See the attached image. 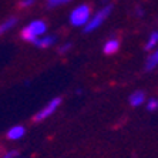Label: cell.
Masks as SVG:
<instances>
[{"mask_svg":"<svg viewBox=\"0 0 158 158\" xmlns=\"http://www.w3.org/2000/svg\"><path fill=\"white\" fill-rule=\"evenodd\" d=\"M70 47H71V43H64L61 47L57 48V53H59V54H66V53L70 50Z\"/></svg>","mask_w":158,"mask_h":158,"instance_id":"15","label":"cell"},{"mask_svg":"<svg viewBox=\"0 0 158 158\" xmlns=\"http://www.w3.org/2000/svg\"><path fill=\"white\" fill-rule=\"evenodd\" d=\"M157 64H158V50L151 56V57H148L147 64H145V69H147V70H152Z\"/></svg>","mask_w":158,"mask_h":158,"instance_id":"10","label":"cell"},{"mask_svg":"<svg viewBox=\"0 0 158 158\" xmlns=\"http://www.w3.org/2000/svg\"><path fill=\"white\" fill-rule=\"evenodd\" d=\"M56 41H57V37L56 36H53V34H44V36L39 37L33 44L37 48H48V47H52V46H54Z\"/></svg>","mask_w":158,"mask_h":158,"instance_id":"6","label":"cell"},{"mask_svg":"<svg viewBox=\"0 0 158 158\" xmlns=\"http://www.w3.org/2000/svg\"><path fill=\"white\" fill-rule=\"evenodd\" d=\"M147 110H148V111H155V110H158V100H157V98L148 100Z\"/></svg>","mask_w":158,"mask_h":158,"instance_id":"13","label":"cell"},{"mask_svg":"<svg viewBox=\"0 0 158 158\" xmlns=\"http://www.w3.org/2000/svg\"><path fill=\"white\" fill-rule=\"evenodd\" d=\"M67 2H70V0H47V7L48 9L57 7V6H60L63 3H67Z\"/></svg>","mask_w":158,"mask_h":158,"instance_id":"12","label":"cell"},{"mask_svg":"<svg viewBox=\"0 0 158 158\" xmlns=\"http://www.w3.org/2000/svg\"><path fill=\"white\" fill-rule=\"evenodd\" d=\"M111 10H113V6L108 4V6L103 7L100 11H97L96 15H94V17H93L91 20H88V23L84 26V33H90V31H93V30H96L97 27L101 26L104 20L110 16Z\"/></svg>","mask_w":158,"mask_h":158,"instance_id":"3","label":"cell"},{"mask_svg":"<svg viewBox=\"0 0 158 158\" xmlns=\"http://www.w3.org/2000/svg\"><path fill=\"white\" fill-rule=\"evenodd\" d=\"M17 22H19V19L15 17V16H11V17L6 19L4 22L0 23V36H2V34H4V33H7L9 30L13 29V27L17 24Z\"/></svg>","mask_w":158,"mask_h":158,"instance_id":"7","label":"cell"},{"mask_svg":"<svg viewBox=\"0 0 158 158\" xmlns=\"http://www.w3.org/2000/svg\"><path fill=\"white\" fill-rule=\"evenodd\" d=\"M145 101V94L143 91H135L132 93L131 96H130V104L132 107H138Z\"/></svg>","mask_w":158,"mask_h":158,"instance_id":"9","label":"cell"},{"mask_svg":"<svg viewBox=\"0 0 158 158\" xmlns=\"http://www.w3.org/2000/svg\"><path fill=\"white\" fill-rule=\"evenodd\" d=\"M90 6L88 4H80L77 7L71 11L70 15V23L76 27L80 26H85L88 23V19H90Z\"/></svg>","mask_w":158,"mask_h":158,"instance_id":"2","label":"cell"},{"mask_svg":"<svg viewBox=\"0 0 158 158\" xmlns=\"http://www.w3.org/2000/svg\"><path fill=\"white\" fill-rule=\"evenodd\" d=\"M157 43H158V31H154V33L150 36L147 44H145V50H151L154 46H157Z\"/></svg>","mask_w":158,"mask_h":158,"instance_id":"11","label":"cell"},{"mask_svg":"<svg viewBox=\"0 0 158 158\" xmlns=\"http://www.w3.org/2000/svg\"><path fill=\"white\" fill-rule=\"evenodd\" d=\"M61 104V97H54L53 100H50L46 106L41 108L37 114H34L33 117V121L34 123H41L44 121L46 118H48L52 114H54V111L59 108V106Z\"/></svg>","mask_w":158,"mask_h":158,"instance_id":"4","label":"cell"},{"mask_svg":"<svg viewBox=\"0 0 158 158\" xmlns=\"http://www.w3.org/2000/svg\"><path fill=\"white\" fill-rule=\"evenodd\" d=\"M19 154H20V152H19V150H10V151H6L2 158H17Z\"/></svg>","mask_w":158,"mask_h":158,"instance_id":"14","label":"cell"},{"mask_svg":"<svg viewBox=\"0 0 158 158\" xmlns=\"http://www.w3.org/2000/svg\"><path fill=\"white\" fill-rule=\"evenodd\" d=\"M24 134H26V127L22 124H16V125H13L11 128L7 130L6 138L10 141H17V140H20V138H23Z\"/></svg>","mask_w":158,"mask_h":158,"instance_id":"5","label":"cell"},{"mask_svg":"<svg viewBox=\"0 0 158 158\" xmlns=\"http://www.w3.org/2000/svg\"><path fill=\"white\" fill-rule=\"evenodd\" d=\"M118 48H120V41L115 40V39H111V40H108L106 44H104L103 52H104V54L110 56V54H114V53H117Z\"/></svg>","mask_w":158,"mask_h":158,"instance_id":"8","label":"cell"},{"mask_svg":"<svg viewBox=\"0 0 158 158\" xmlns=\"http://www.w3.org/2000/svg\"><path fill=\"white\" fill-rule=\"evenodd\" d=\"M36 3V0H20V7H23V9H27V7H30V6H33V4Z\"/></svg>","mask_w":158,"mask_h":158,"instance_id":"16","label":"cell"},{"mask_svg":"<svg viewBox=\"0 0 158 158\" xmlns=\"http://www.w3.org/2000/svg\"><path fill=\"white\" fill-rule=\"evenodd\" d=\"M47 31V24L44 20H31L22 29L20 37L27 43H34L39 37L44 36Z\"/></svg>","mask_w":158,"mask_h":158,"instance_id":"1","label":"cell"}]
</instances>
